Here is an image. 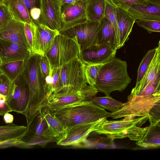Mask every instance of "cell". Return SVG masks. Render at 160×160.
<instances>
[{
    "mask_svg": "<svg viewBox=\"0 0 160 160\" xmlns=\"http://www.w3.org/2000/svg\"><path fill=\"white\" fill-rule=\"evenodd\" d=\"M13 119V116L8 112L6 113L3 115L4 120L7 124L12 123Z\"/></svg>",
    "mask_w": 160,
    "mask_h": 160,
    "instance_id": "41",
    "label": "cell"
},
{
    "mask_svg": "<svg viewBox=\"0 0 160 160\" xmlns=\"http://www.w3.org/2000/svg\"><path fill=\"white\" fill-rule=\"evenodd\" d=\"M51 66L52 74V83L49 96L55 93L58 88L61 68V66L57 67L51 65Z\"/></svg>",
    "mask_w": 160,
    "mask_h": 160,
    "instance_id": "36",
    "label": "cell"
},
{
    "mask_svg": "<svg viewBox=\"0 0 160 160\" xmlns=\"http://www.w3.org/2000/svg\"><path fill=\"white\" fill-rule=\"evenodd\" d=\"M61 12L60 30L84 22L87 19L86 0H78L69 4H63Z\"/></svg>",
    "mask_w": 160,
    "mask_h": 160,
    "instance_id": "13",
    "label": "cell"
},
{
    "mask_svg": "<svg viewBox=\"0 0 160 160\" xmlns=\"http://www.w3.org/2000/svg\"><path fill=\"white\" fill-rule=\"evenodd\" d=\"M105 0H86L87 19L99 22L104 17Z\"/></svg>",
    "mask_w": 160,
    "mask_h": 160,
    "instance_id": "25",
    "label": "cell"
},
{
    "mask_svg": "<svg viewBox=\"0 0 160 160\" xmlns=\"http://www.w3.org/2000/svg\"><path fill=\"white\" fill-rule=\"evenodd\" d=\"M52 112L64 129L82 123L96 122L108 117V112L91 101L76 103Z\"/></svg>",
    "mask_w": 160,
    "mask_h": 160,
    "instance_id": "4",
    "label": "cell"
},
{
    "mask_svg": "<svg viewBox=\"0 0 160 160\" xmlns=\"http://www.w3.org/2000/svg\"><path fill=\"white\" fill-rule=\"evenodd\" d=\"M138 146L145 148H157L160 146V121L150 122L142 137L136 141Z\"/></svg>",
    "mask_w": 160,
    "mask_h": 160,
    "instance_id": "22",
    "label": "cell"
},
{
    "mask_svg": "<svg viewBox=\"0 0 160 160\" xmlns=\"http://www.w3.org/2000/svg\"><path fill=\"white\" fill-rule=\"evenodd\" d=\"M25 35L29 49L32 53H34V35L33 27L27 23H24Z\"/></svg>",
    "mask_w": 160,
    "mask_h": 160,
    "instance_id": "34",
    "label": "cell"
},
{
    "mask_svg": "<svg viewBox=\"0 0 160 160\" xmlns=\"http://www.w3.org/2000/svg\"><path fill=\"white\" fill-rule=\"evenodd\" d=\"M104 63L85 64V75L88 84L94 86L100 68Z\"/></svg>",
    "mask_w": 160,
    "mask_h": 160,
    "instance_id": "31",
    "label": "cell"
},
{
    "mask_svg": "<svg viewBox=\"0 0 160 160\" xmlns=\"http://www.w3.org/2000/svg\"><path fill=\"white\" fill-rule=\"evenodd\" d=\"M85 69V65L78 57L62 65L58 86L54 93L68 92L88 85Z\"/></svg>",
    "mask_w": 160,
    "mask_h": 160,
    "instance_id": "5",
    "label": "cell"
},
{
    "mask_svg": "<svg viewBox=\"0 0 160 160\" xmlns=\"http://www.w3.org/2000/svg\"><path fill=\"white\" fill-rule=\"evenodd\" d=\"M12 18L7 6L4 3L0 4V28Z\"/></svg>",
    "mask_w": 160,
    "mask_h": 160,
    "instance_id": "35",
    "label": "cell"
},
{
    "mask_svg": "<svg viewBox=\"0 0 160 160\" xmlns=\"http://www.w3.org/2000/svg\"><path fill=\"white\" fill-rule=\"evenodd\" d=\"M90 101L104 110L107 109L113 112L120 109L123 103L116 100L112 97H94Z\"/></svg>",
    "mask_w": 160,
    "mask_h": 160,
    "instance_id": "28",
    "label": "cell"
},
{
    "mask_svg": "<svg viewBox=\"0 0 160 160\" xmlns=\"http://www.w3.org/2000/svg\"><path fill=\"white\" fill-rule=\"evenodd\" d=\"M100 28V22L86 19L82 22L60 30L59 32L70 38L75 37L81 51L98 44Z\"/></svg>",
    "mask_w": 160,
    "mask_h": 160,
    "instance_id": "9",
    "label": "cell"
},
{
    "mask_svg": "<svg viewBox=\"0 0 160 160\" xmlns=\"http://www.w3.org/2000/svg\"><path fill=\"white\" fill-rule=\"evenodd\" d=\"M116 8H119L127 11L132 4L138 3L147 4L146 0H108Z\"/></svg>",
    "mask_w": 160,
    "mask_h": 160,
    "instance_id": "33",
    "label": "cell"
},
{
    "mask_svg": "<svg viewBox=\"0 0 160 160\" xmlns=\"http://www.w3.org/2000/svg\"><path fill=\"white\" fill-rule=\"evenodd\" d=\"M11 82L3 73L0 78V94L6 96L8 92Z\"/></svg>",
    "mask_w": 160,
    "mask_h": 160,
    "instance_id": "38",
    "label": "cell"
},
{
    "mask_svg": "<svg viewBox=\"0 0 160 160\" xmlns=\"http://www.w3.org/2000/svg\"><path fill=\"white\" fill-rule=\"evenodd\" d=\"M41 56L36 53H31L25 61L23 73L30 90L29 101L24 115L27 125L41 110L43 102L48 98L45 89V80L40 67Z\"/></svg>",
    "mask_w": 160,
    "mask_h": 160,
    "instance_id": "1",
    "label": "cell"
},
{
    "mask_svg": "<svg viewBox=\"0 0 160 160\" xmlns=\"http://www.w3.org/2000/svg\"><path fill=\"white\" fill-rule=\"evenodd\" d=\"M157 49V47L153 49L149 50L143 58L138 68L135 86L137 85L143 76L156 52Z\"/></svg>",
    "mask_w": 160,
    "mask_h": 160,
    "instance_id": "30",
    "label": "cell"
},
{
    "mask_svg": "<svg viewBox=\"0 0 160 160\" xmlns=\"http://www.w3.org/2000/svg\"><path fill=\"white\" fill-rule=\"evenodd\" d=\"M61 0H41L40 24L59 31L61 27Z\"/></svg>",
    "mask_w": 160,
    "mask_h": 160,
    "instance_id": "12",
    "label": "cell"
},
{
    "mask_svg": "<svg viewBox=\"0 0 160 160\" xmlns=\"http://www.w3.org/2000/svg\"><path fill=\"white\" fill-rule=\"evenodd\" d=\"M78 0H61L62 3L63 4H68L74 2Z\"/></svg>",
    "mask_w": 160,
    "mask_h": 160,
    "instance_id": "42",
    "label": "cell"
},
{
    "mask_svg": "<svg viewBox=\"0 0 160 160\" xmlns=\"http://www.w3.org/2000/svg\"><path fill=\"white\" fill-rule=\"evenodd\" d=\"M32 53L30 50L18 43L0 38L1 63L25 60Z\"/></svg>",
    "mask_w": 160,
    "mask_h": 160,
    "instance_id": "16",
    "label": "cell"
},
{
    "mask_svg": "<svg viewBox=\"0 0 160 160\" xmlns=\"http://www.w3.org/2000/svg\"><path fill=\"white\" fill-rule=\"evenodd\" d=\"M127 11L136 20L149 19L160 21V5L149 2L146 4H132Z\"/></svg>",
    "mask_w": 160,
    "mask_h": 160,
    "instance_id": "20",
    "label": "cell"
},
{
    "mask_svg": "<svg viewBox=\"0 0 160 160\" xmlns=\"http://www.w3.org/2000/svg\"><path fill=\"white\" fill-rule=\"evenodd\" d=\"M4 0H0V4L3 3Z\"/></svg>",
    "mask_w": 160,
    "mask_h": 160,
    "instance_id": "44",
    "label": "cell"
},
{
    "mask_svg": "<svg viewBox=\"0 0 160 160\" xmlns=\"http://www.w3.org/2000/svg\"><path fill=\"white\" fill-rule=\"evenodd\" d=\"M160 41L156 52L143 76L137 85L133 88L130 94H135L150 84H160Z\"/></svg>",
    "mask_w": 160,
    "mask_h": 160,
    "instance_id": "17",
    "label": "cell"
},
{
    "mask_svg": "<svg viewBox=\"0 0 160 160\" xmlns=\"http://www.w3.org/2000/svg\"><path fill=\"white\" fill-rule=\"evenodd\" d=\"M105 1L104 17L109 20L114 27L116 35L118 49L119 43V36L116 15V7L113 6L108 0H105Z\"/></svg>",
    "mask_w": 160,
    "mask_h": 160,
    "instance_id": "29",
    "label": "cell"
},
{
    "mask_svg": "<svg viewBox=\"0 0 160 160\" xmlns=\"http://www.w3.org/2000/svg\"><path fill=\"white\" fill-rule=\"evenodd\" d=\"M116 15L119 36L118 49L123 47L128 40L136 20L127 11L119 8H116Z\"/></svg>",
    "mask_w": 160,
    "mask_h": 160,
    "instance_id": "21",
    "label": "cell"
},
{
    "mask_svg": "<svg viewBox=\"0 0 160 160\" xmlns=\"http://www.w3.org/2000/svg\"><path fill=\"white\" fill-rule=\"evenodd\" d=\"M41 112L46 120L50 131L58 138L63 132L64 128L60 120L49 110L42 108Z\"/></svg>",
    "mask_w": 160,
    "mask_h": 160,
    "instance_id": "27",
    "label": "cell"
},
{
    "mask_svg": "<svg viewBox=\"0 0 160 160\" xmlns=\"http://www.w3.org/2000/svg\"><path fill=\"white\" fill-rule=\"evenodd\" d=\"M25 60L1 63L0 70L11 82L22 72Z\"/></svg>",
    "mask_w": 160,
    "mask_h": 160,
    "instance_id": "26",
    "label": "cell"
},
{
    "mask_svg": "<svg viewBox=\"0 0 160 160\" xmlns=\"http://www.w3.org/2000/svg\"><path fill=\"white\" fill-rule=\"evenodd\" d=\"M58 138L49 130L41 110L27 125L26 130L19 141L22 147L37 146L43 148L48 143L56 142Z\"/></svg>",
    "mask_w": 160,
    "mask_h": 160,
    "instance_id": "6",
    "label": "cell"
},
{
    "mask_svg": "<svg viewBox=\"0 0 160 160\" xmlns=\"http://www.w3.org/2000/svg\"><path fill=\"white\" fill-rule=\"evenodd\" d=\"M138 25L146 30L149 34L160 32V21L155 20H137Z\"/></svg>",
    "mask_w": 160,
    "mask_h": 160,
    "instance_id": "32",
    "label": "cell"
},
{
    "mask_svg": "<svg viewBox=\"0 0 160 160\" xmlns=\"http://www.w3.org/2000/svg\"><path fill=\"white\" fill-rule=\"evenodd\" d=\"M1 61H0V64H1Z\"/></svg>",
    "mask_w": 160,
    "mask_h": 160,
    "instance_id": "46",
    "label": "cell"
},
{
    "mask_svg": "<svg viewBox=\"0 0 160 160\" xmlns=\"http://www.w3.org/2000/svg\"><path fill=\"white\" fill-rule=\"evenodd\" d=\"M25 6L29 12L36 8H40L41 0H18Z\"/></svg>",
    "mask_w": 160,
    "mask_h": 160,
    "instance_id": "39",
    "label": "cell"
},
{
    "mask_svg": "<svg viewBox=\"0 0 160 160\" xmlns=\"http://www.w3.org/2000/svg\"><path fill=\"white\" fill-rule=\"evenodd\" d=\"M127 64L116 56L104 63L102 66L94 85L98 92L106 96L112 92H122L130 84L131 79L127 70Z\"/></svg>",
    "mask_w": 160,
    "mask_h": 160,
    "instance_id": "3",
    "label": "cell"
},
{
    "mask_svg": "<svg viewBox=\"0 0 160 160\" xmlns=\"http://www.w3.org/2000/svg\"><path fill=\"white\" fill-rule=\"evenodd\" d=\"M0 38L18 43L29 49L25 35L24 23L13 18L0 28Z\"/></svg>",
    "mask_w": 160,
    "mask_h": 160,
    "instance_id": "18",
    "label": "cell"
},
{
    "mask_svg": "<svg viewBox=\"0 0 160 160\" xmlns=\"http://www.w3.org/2000/svg\"><path fill=\"white\" fill-rule=\"evenodd\" d=\"M80 51L75 37L70 38L59 33L55 38L50 50L45 55L51 66L61 67L78 57Z\"/></svg>",
    "mask_w": 160,
    "mask_h": 160,
    "instance_id": "7",
    "label": "cell"
},
{
    "mask_svg": "<svg viewBox=\"0 0 160 160\" xmlns=\"http://www.w3.org/2000/svg\"><path fill=\"white\" fill-rule=\"evenodd\" d=\"M3 3L8 7L13 18L28 23L33 27L35 26L28 10L20 1L18 0H4Z\"/></svg>",
    "mask_w": 160,
    "mask_h": 160,
    "instance_id": "24",
    "label": "cell"
},
{
    "mask_svg": "<svg viewBox=\"0 0 160 160\" xmlns=\"http://www.w3.org/2000/svg\"><path fill=\"white\" fill-rule=\"evenodd\" d=\"M40 65L42 74L45 80V78L50 75L51 70L50 64L46 55L41 56Z\"/></svg>",
    "mask_w": 160,
    "mask_h": 160,
    "instance_id": "37",
    "label": "cell"
},
{
    "mask_svg": "<svg viewBox=\"0 0 160 160\" xmlns=\"http://www.w3.org/2000/svg\"><path fill=\"white\" fill-rule=\"evenodd\" d=\"M101 28L98 44L106 45L113 50L118 49V44L114 27L109 20L104 17L100 21Z\"/></svg>",
    "mask_w": 160,
    "mask_h": 160,
    "instance_id": "23",
    "label": "cell"
},
{
    "mask_svg": "<svg viewBox=\"0 0 160 160\" xmlns=\"http://www.w3.org/2000/svg\"><path fill=\"white\" fill-rule=\"evenodd\" d=\"M107 118L99 121L92 128V132L104 135L112 141L126 138L131 140L138 141L148 128L140 127L148 119L147 116L137 117L128 116L116 121H108Z\"/></svg>",
    "mask_w": 160,
    "mask_h": 160,
    "instance_id": "2",
    "label": "cell"
},
{
    "mask_svg": "<svg viewBox=\"0 0 160 160\" xmlns=\"http://www.w3.org/2000/svg\"><path fill=\"white\" fill-rule=\"evenodd\" d=\"M98 121L66 128L56 142L59 146L81 147L89 134L92 132V128Z\"/></svg>",
    "mask_w": 160,
    "mask_h": 160,
    "instance_id": "11",
    "label": "cell"
},
{
    "mask_svg": "<svg viewBox=\"0 0 160 160\" xmlns=\"http://www.w3.org/2000/svg\"><path fill=\"white\" fill-rule=\"evenodd\" d=\"M33 30L34 53L43 56L50 50L55 38L59 33V31L51 29L42 24L36 25Z\"/></svg>",
    "mask_w": 160,
    "mask_h": 160,
    "instance_id": "14",
    "label": "cell"
},
{
    "mask_svg": "<svg viewBox=\"0 0 160 160\" xmlns=\"http://www.w3.org/2000/svg\"><path fill=\"white\" fill-rule=\"evenodd\" d=\"M27 128V126L12 123L0 126V148L17 146L22 147L19 139Z\"/></svg>",
    "mask_w": 160,
    "mask_h": 160,
    "instance_id": "19",
    "label": "cell"
},
{
    "mask_svg": "<svg viewBox=\"0 0 160 160\" xmlns=\"http://www.w3.org/2000/svg\"><path fill=\"white\" fill-rule=\"evenodd\" d=\"M3 73H2V71H1V70H0V77H1L2 74Z\"/></svg>",
    "mask_w": 160,
    "mask_h": 160,
    "instance_id": "45",
    "label": "cell"
},
{
    "mask_svg": "<svg viewBox=\"0 0 160 160\" xmlns=\"http://www.w3.org/2000/svg\"><path fill=\"white\" fill-rule=\"evenodd\" d=\"M116 51L106 45L98 44L81 51L78 58L86 65L102 63L115 57Z\"/></svg>",
    "mask_w": 160,
    "mask_h": 160,
    "instance_id": "15",
    "label": "cell"
},
{
    "mask_svg": "<svg viewBox=\"0 0 160 160\" xmlns=\"http://www.w3.org/2000/svg\"><path fill=\"white\" fill-rule=\"evenodd\" d=\"M30 97V90L23 71L11 82L6 102L12 111L24 115Z\"/></svg>",
    "mask_w": 160,
    "mask_h": 160,
    "instance_id": "10",
    "label": "cell"
},
{
    "mask_svg": "<svg viewBox=\"0 0 160 160\" xmlns=\"http://www.w3.org/2000/svg\"><path fill=\"white\" fill-rule=\"evenodd\" d=\"M98 92L95 86L88 84L82 88L68 92L53 93L43 102L42 108L53 112L76 103L90 101Z\"/></svg>",
    "mask_w": 160,
    "mask_h": 160,
    "instance_id": "8",
    "label": "cell"
},
{
    "mask_svg": "<svg viewBox=\"0 0 160 160\" xmlns=\"http://www.w3.org/2000/svg\"><path fill=\"white\" fill-rule=\"evenodd\" d=\"M148 2L156 5H160V0H146Z\"/></svg>",
    "mask_w": 160,
    "mask_h": 160,
    "instance_id": "43",
    "label": "cell"
},
{
    "mask_svg": "<svg viewBox=\"0 0 160 160\" xmlns=\"http://www.w3.org/2000/svg\"><path fill=\"white\" fill-rule=\"evenodd\" d=\"M6 102V96L0 94V115L12 112Z\"/></svg>",
    "mask_w": 160,
    "mask_h": 160,
    "instance_id": "40",
    "label": "cell"
}]
</instances>
